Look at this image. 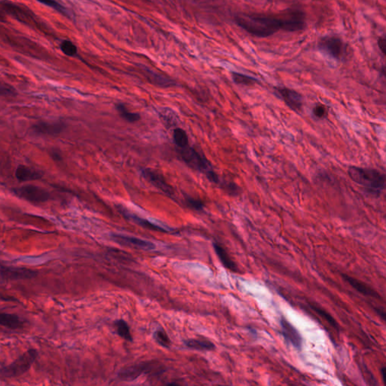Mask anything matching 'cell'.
Instances as JSON below:
<instances>
[{"label": "cell", "instance_id": "4dcf8cb0", "mask_svg": "<svg viewBox=\"0 0 386 386\" xmlns=\"http://www.w3.org/2000/svg\"><path fill=\"white\" fill-rule=\"evenodd\" d=\"M187 204L188 205L190 208L196 210V211H201V210H203V207H204L203 201H200V200L195 199V198H191V197H188L187 198Z\"/></svg>", "mask_w": 386, "mask_h": 386}, {"label": "cell", "instance_id": "e575fe53", "mask_svg": "<svg viewBox=\"0 0 386 386\" xmlns=\"http://www.w3.org/2000/svg\"><path fill=\"white\" fill-rule=\"evenodd\" d=\"M381 374H382V379H383L384 382L385 381V366H383V367L381 369Z\"/></svg>", "mask_w": 386, "mask_h": 386}, {"label": "cell", "instance_id": "7c38bea8", "mask_svg": "<svg viewBox=\"0 0 386 386\" xmlns=\"http://www.w3.org/2000/svg\"><path fill=\"white\" fill-rule=\"evenodd\" d=\"M280 324L284 339L287 342L291 343L295 348L300 350L302 347L303 339H302L301 335H300L298 330L284 317H282Z\"/></svg>", "mask_w": 386, "mask_h": 386}, {"label": "cell", "instance_id": "d6986e66", "mask_svg": "<svg viewBox=\"0 0 386 386\" xmlns=\"http://www.w3.org/2000/svg\"><path fill=\"white\" fill-rule=\"evenodd\" d=\"M185 345L189 348L199 351H212L215 348V345L213 342L205 339H191L185 341Z\"/></svg>", "mask_w": 386, "mask_h": 386}, {"label": "cell", "instance_id": "83f0119b", "mask_svg": "<svg viewBox=\"0 0 386 386\" xmlns=\"http://www.w3.org/2000/svg\"><path fill=\"white\" fill-rule=\"evenodd\" d=\"M161 117L166 125H174L177 122V117L174 111L171 109L170 111H168V108H166L164 111H161Z\"/></svg>", "mask_w": 386, "mask_h": 386}, {"label": "cell", "instance_id": "2e32d148", "mask_svg": "<svg viewBox=\"0 0 386 386\" xmlns=\"http://www.w3.org/2000/svg\"><path fill=\"white\" fill-rule=\"evenodd\" d=\"M343 279L348 282L350 285L352 286L353 288H355L357 291L361 293V295L366 296V297H372L375 298H380L379 295L376 293L374 289L371 288L370 286L366 285V284L361 282V281L358 280V279H354L351 276L346 275V274H343Z\"/></svg>", "mask_w": 386, "mask_h": 386}, {"label": "cell", "instance_id": "5bb4252c", "mask_svg": "<svg viewBox=\"0 0 386 386\" xmlns=\"http://www.w3.org/2000/svg\"><path fill=\"white\" fill-rule=\"evenodd\" d=\"M153 366L149 363H140L130 367L125 368L119 372V376L123 381H133L137 379L143 373L149 372Z\"/></svg>", "mask_w": 386, "mask_h": 386}, {"label": "cell", "instance_id": "3957f363", "mask_svg": "<svg viewBox=\"0 0 386 386\" xmlns=\"http://www.w3.org/2000/svg\"><path fill=\"white\" fill-rule=\"evenodd\" d=\"M182 159L185 161L194 170L204 173L210 181L214 183H219V179L215 171L213 170L212 166L208 159L203 155L200 154L194 148L187 146L179 150Z\"/></svg>", "mask_w": 386, "mask_h": 386}, {"label": "cell", "instance_id": "4fadbf2b", "mask_svg": "<svg viewBox=\"0 0 386 386\" xmlns=\"http://www.w3.org/2000/svg\"><path fill=\"white\" fill-rule=\"evenodd\" d=\"M113 238L118 243L125 246L133 247L139 249L151 250L155 248V245L151 242L135 238V237L126 236L122 235H114Z\"/></svg>", "mask_w": 386, "mask_h": 386}, {"label": "cell", "instance_id": "4316f807", "mask_svg": "<svg viewBox=\"0 0 386 386\" xmlns=\"http://www.w3.org/2000/svg\"><path fill=\"white\" fill-rule=\"evenodd\" d=\"M155 339L159 345L166 347V348H169L171 345V341L169 340V336L163 329H158L155 333Z\"/></svg>", "mask_w": 386, "mask_h": 386}, {"label": "cell", "instance_id": "9a60e30c", "mask_svg": "<svg viewBox=\"0 0 386 386\" xmlns=\"http://www.w3.org/2000/svg\"><path fill=\"white\" fill-rule=\"evenodd\" d=\"M15 177L20 182L33 181L41 178L40 171L26 166H20L15 171Z\"/></svg>", "mask_w": 386, "mask_h": 386}, {"label": "cell", "instance_id": "8fae6325", "mask_svg": "<svg viewBox=\"0 0 386 386\" xmlns=\"http://www.w3.org/2000/svg\"><path fill=\"white\" fill-rule=\"evenodd\" d=\"M66 125L61 121L58 122H37L32 127L35 134L41 135L54 136L59 135L65 128Z\"/></svg>", "mask_w": 386, "mask_h": 386}, {"label": "cell", "instance_id": "f1b7e54d", "mask_svg": "<svg viewBox=\"0 0 386 386\" xmlns=\"http://www.w3.org/2000/svg\"><path fill=\"white\" fill-rule=\"evenodd\" d=\"M17 95V92L14 87L5 82H0V96L14 97Z\"/></svg>", "mask_w": 386, "mask_h": 386}, {"label": "cell", "instance_id": "5b68a950", "mask_svg": "<svg viewBox=\"0 0 386 386\" xmlns=\"http://www.w3.org/2000/svg\"><path fill=\"white\" fill-rule=\"evenodd\" d=\"M318 46L320 51L336 60L342 59L346 53L345 43L337 35L321 37L318 42Z\"/></svg>", "mask_w": 386, "mask_h": 386}, {"label": "cell", "instance_id": "7a4b0ae2", "mask_svg": "<svg viewBox=\"0 0 386 386\" xmlns=\"http://www.w3.org/2000/svg\"><path fill=\"white\" fill-rule=\"evenodd\" d=\"M348 174L354 182L362 186L368 193L378 196L385 189V175L376 169L351 166Z\"/></svg>", "mask_w": 386, "mask_h": 386}, {"label": "cell", "instance_id": "44dd1931", "mask_svg": "<svg viewBox=\"0 0 386 386\" xmlns=\"http://www.w3.org/2000/svg\"><path fill=\"white\" fill-rule=\"evenodd\" d=\"M123 214H125V216L131 218L132 220L135 221L138 225L141 226V227L146 228V229H150V230L159 231V232H167L168 231L163 228L159 227V226L155 225V224H152V223L149 222L146 219H141V218L138 217V216L132 215V214L126 213L125 211H122Z\"/></svg>", "mask_w": 386, "mask_h": 386}, {"label": "cell", "instance_id": "ac0fdd59", "mask_svg": "<svg viewBox=\"0 0 386 386\" xmlns=\"http://www.w3.org/2000/svg\"><path fill=\"white\" fill-rule=\"evenodd\" d=\"M214 248L215 250L216 255L219 258L224 267L233 272H238V268L235 265V262L232 261L231 256L224 247L217 243L214 244Z\"/></svg>", "mask_w": 386, "mask_h": 386}, {"label": "cell", "instance_id": "ffe728a7", "mask_svg": "<svg viewBox=\"0 0 386 386\" xmlns=\"http://www.w3.org/2000/svg\"><path fill=\"white\" fill-rule=\"evenodd\" d=\"M173 139L177 148L180 149L189 146V138L187 132L180 127L174 129Z\"/></svg>", "mask_w": 386, "mask_h": 386}, {"label": "cell", "instance_id": "d4e9b609", "mask_svg": "<svg viewBox=\"0 0 386 386\" xmlns=\"http://www.w3.org/2000/svg\"><path fill=\"white\" fill-rule=\"evenodd\" d=\"M232 77L234 82L236 84H238V85H253L255 82H258V80L256 79L253 78V77L238 73V72H232Z\"/></svg>", "mask_w": 386, "mask_h": 386}, {"label": "cell", "instance_id": "cb8c5ba5", "mask_svg": "<svg viewBox=\"0 0 386 386\" xmlns=\"http://www.w3.org/2000/svg\"><path fill=\"white\" fill-rule=\"evenodd\" d=\"M146 72L149 80L154 82L156 85H159V86L168 87L170 86L173 84L172 81L169 80L166 77H162L161 75H159V74L152 72V71H150L149 69H146Z\"/></svg>", "mask_w": 386, "mask_h": 386}, {"label": "cell", "instance_id": "484cf974", "mask_svg": "<svg viewBox=\"0 0 386 386\" xmlns=\"http://www.w3.org/2000/svg\"><path fill=\"white\" fill-rule=\"evenodd\" d=\"M61 49L64 54L69 57H73L77 54V47L69 40H64L61 43Z\"/></svg>", "mask_w": 386, "mask_h": 386}, {"label": "cell", "instance_id": "8992f818", "mask_svg": "<svg viewBox=\"0 0 386 386\" xmlns=\"http://www.w3.org/2000/svg\"><path fill=\"white\" fill-rule=\"evenodd\" d=\"M13 192L19 198L32 203H43L48 201L51 195L46 189L37 186L27 185L13 190Z\"/></svg>", "mask_w": 386, "mask_h": 386}, {"label": "cell", "instance_id": "836d02e7", "mask_svg": "<svg viewBox=\"0 0 386 386\" xmlns=\"http://www.w3.org/2000/svg\"><path fill=\"white\" fill-rule=\"evenodd\" d=\"M51 155L52 156L53 159L54 160L61 159V156H60V155L58 154V153H56V151H53L52 153H51Z\"/></svg>", "mask_w": 386, "mask_h": 386}, {"label": "cell", "instance_id": "f546056e", "mask_svg": "<svg viewBox=\"0 0 386 386\" xmlns=\"http://www.w3.org/2000/svg\"><path fill=\"white\" fill-rule=\"evenodd\" d=\"M37 1L46 5V6H49L50 8H52L53 9L58 11V12L62 13V14L65 13L64 8L56 0H37Z\"/></svg>", "mask_w": 386, "mask_h": 386}, {"label": "cell", "instance_id": "9c48e42d", "mask_svg": "<svg viewBox=\"0 0 386 386\" xmlns=\"http://www.w3.org/2000/svg\"><path fill=\"white\" fill-rule=\"evenodd\" d=\"M2 6L6 12L15 17L16 19L22 23L29 24L31 26H36L38 22H35V17L33 14L30 13V11L26 9L25 8L21 7L14 3H9V2L5 1L1 3Z\"/></svg>", "mask_w": 386, "mask_h": 386}, {"label": "cell", "instance_id": "e0dca14e", "mask_svg": "<svg viewBox=\"0 0 386 386\" xmlns=\"http://www.w3.org/2000/svg\"><path fill=\"white\" fill-rule=\"evenodd\" d=\"M0 325L11 329L23 328L24 322L17 315L0 313Z\"/></svg>", "mask_w": 386, "mask_h": 386}, {"label": "cell", "instance_id": "ba28073f", "mask_svg": "<svg viewBox=\"0 0 386 386\" xmlns=\"http://www.w3.org/2000/svg\"><path fill=\"white\" fill-rule=\"evenodd\" d=\"M276 95L295 112H300L303 107V96L299 92L286 87H275Z\"/></svg>", "mask_w": 386, "mask_h": 386}, {"label": "cell", "instance_id": "30bf717a", "mask_svg": "<svg viewBox=\"0 0 386 386\" xmlns=\"http://www.w3.org/2000/svg\"><path fill=\"white\" fill-rule=\"evenodd\" d=\"M0 275L6 280H22L34 278L37 272L32 269L22 267H13V266H0Z\"/></svg>", "mask_w": 386, "mask_h": 386}, {"label": "cell", "instance_id": "6da1fadb", "mask_svg": "<svg viewBox=\"0 0 386 386\" xmlns=\"http://www.w3.org/2000/svg\"><path fill=\"white\" fill-rule=\"evenodd\" d=\"M235 23L249 34L260 38L270 36L282 30L286 31L285 16L282 17L255 14H242L235 19Z\"/></svg>", "mask_w": 386, "mask_h": 386}, {"label": "cell", "instance_id": "277c9868", "mask_svg": "<svg viewBox=\"0 0 386 386\" xmlns=\"http://www.w3.org/2000/svg\"><path fill=\"white\" fill-rule=\"evenodd\" d=\"M36 358V350H28L9 366H5L1 369L0 374L2 376L7 378L17 377V376H22L30 369Z\"/></svg>", "mask_w": 386, "mask_h": 386}, {"label": "cell", "instance_id": "603a6c76", "mask_svg": "<svg viewBox=\"0 0 386 386\" xmlns=\"http://www.w3.org/2000/svg\"><path fill=\"white\" fill-rule=\"evenodd\" d=\"M116 332L125 340L132 341V336L131 334L130 328L127 323L124 320H119L115 323Z\"/></svg>", "mask_w": 386, "mask_h": 386}, {"label": "cell", "instance_id": "52a82bcc", "mask_svg": "<svg viewBox=\"0 0 386 386\" xmlns=\"http://www.w3.org/2000/svg\"><path fill=\"white\" fill-rule=\"evenodd\" d=\"M142 176L146 181L153 184L155 187L159 189L166 195L169 196L174 195V190L173 187L167 182L164 176L156 169H143L142 171Z\"/></svg>", "mask_w": 386, "mask_h": 386}, {"label": "cell", "instance_id": "d6a6232c", "mask_svg": "<svg viewBox=\"0 0 386 386\" xmlns=\"http://www.w3.org/2000/svg\"><path fill=\"white\" fill-rule=\"evenodd\" d=\"M378 46L382 51V54H385L386 41L385 37H380L378 40Z\"/></svg>", "mask_w": 386, "mask_h": 386}, {"label": "cell", "instance_id": "7402d4cb", "mask_svg": "<svg viewBox=\"0 0 386 386\" xmlns=\"http://www.w3.org/2000/svg\"><path fill=\"white\" fill-rule=\"evenodd\" d=\"M116 108L119 115H120L125 120L127 121V122L133 123V122H136L140 119V114L130 112V111L125 107V105L122 104V103H118V104H116Z\"/></svg>", "mask_w": 386, "mask_h": 386}, {"label": "cell", "instance_id": "1f68e13d", "mask_svg": "<svg viewBox=\"0 0 386 386\" xmlns=\"http://www.w3.org/2000/svg\"><path fill=\"white\" fill-rule=\"evenodd\" d=\"M313 114L318 119H322L327 115V109L324 105L318 104L313 109Z\"/></svg>", "mask_w": 386, "mask_h": 386}]
</instances>
